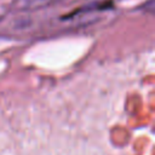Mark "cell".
<instances>
[{"label": "cell", "instance_id": "6da1fadb", "mask_svg": "<svg viewBox=\"0 0 155 155\" xmlns=\"http://www.w3.org/2000/svg\"><path fill=\"white\" fill-rule=\"evenodd\" d=\"M58 0H17L16 7L18 10H36L51 5Z\"/></svg>", "mask_w": 155, "mask_h": 155}]
</instances>
